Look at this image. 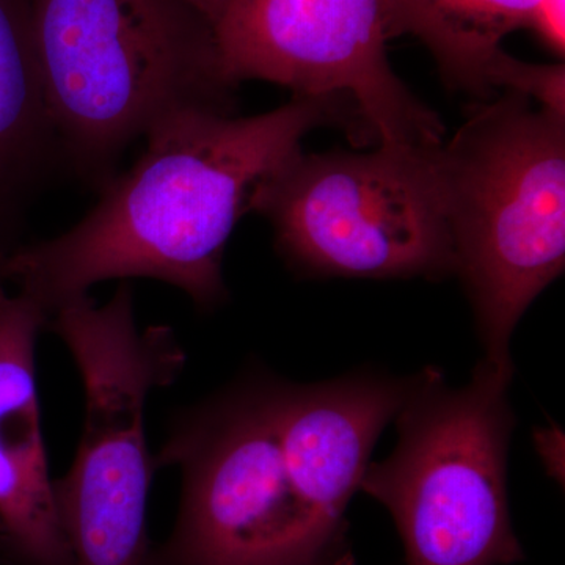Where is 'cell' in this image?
<instances>
[{
  "instance_id": "1",
  "label": "cell",
  "mask_w": 565,
  "mask_h": 565,
  "mask_svg": "<svg viewBox=\"0 0 565 565\" xmlns=\"http://www.w3.org/2000/svg\"><path fill=\"white\" fill-rule=\"evenodd\" d=\"M356 122L337 99L294 95L256 117L184 109L145 134L147 150L104 182L96 206L54 239L2 253L7 281L47 315L96 282L152 278L202 310L226 299L222 263L256 188L327 122Z\"/></svg>"
},
{
  "instance_id": "2",
  "label": "cell",
  "mask_w": 565,
  "mask_h": 565,
  "mask_svg": "<svg viewBox=\"0 0 565 565\" xmlns=\"http://www.w3.org/2000/svg\"><path fill=\"white\" fill-rule=\"evenodd\" d=\"M31 22L55 141L92 180L174 111L232 114L214 29L181 0H33Z\"/></svg>"
},
{
  "instance_id": "3",
  "label": "cell",
  "mask_w": 565,
  "mask_h": 565,
  "mask_svg": "<svg viewBox=\"0 0 565 565\" xmlns=\"http://www.w3.org/2000/svg\"><path fill=\"white\" fill-rule=\"evenodd\" d=\"M564 118L508 92L476 106L440 148L455 273L484 360L512 373L516 323L564 270Z\"/></svg>"
},
{
  "instance_id": "4",
  "label": "cell",
  "mask_w": 565,
  "mask_h": 565,
  "mask_svg": "<svg viewBox=\"0 0 565 565\" xmlns=\"http://www.w3.org/2000/svg\"><path fill=\"white\" fill-rule=\"evenodd\" d=\"M281 385L248 374L173 416L154 460L180 470V511L143 565H352L286 467Z\"/></svg>"
},
{
  "instance_id": "5",
  "label": "cell",
  "mask_w": 565,
  "mask_h": 565,
  "mask_svg": "<svg viewBox=\"0 0 565 565\" xmlns=\"http://www.w3.org/2000/svg\"><path fill=\"white\" fill-rule=\"evenodd\" d=\"M512 375L487 360L460 388L437 367L415 375L394 416L396 448L360 482L392 514L407 565H511L525 556L505 479Z\"/></svg>"
},
{
  "instance_id": "6",
  "label": "cell",
  "mask_w": 565,
  "mask_h": 565,
  "mask_svg": "<svg viewBox=\"0 0 565 565\" xmlns=\"http://www.w3.org/2000/svg\"><path fill=\"white\" fill-rule=\"evenodd\" d=\"M46 327L65 343L85 393L84 427L55 501L76 565H143L148 493L156 471L145 435L154 390L180 377L185 353L169 327L141 330L131 286L106 305L88 294L55 308Z\"/></svg>"
},
{
  "instance_id": "7",
  "label": "cell",
  "mask_w": 565,
  "mask_h": 565,
  "mask_svg": "<svg viewBox=\"0 0 565 565\" xmlns=\"http://www.w3.org/2000/svg\"><path fill=\"white\" fill-rule=\"evenodd\" d=\"M440 148L291 156L256 188L286 262L322 277L455 273Z\"/></svg>"
},
{
  "instance_id": "8",
  "label": "cell",
  "mask_w": 565,
  "mask_h": 565,
  "mask_svg": "<svg viewBox=\"0 0 565 565\" xmlns=\"http://www.w3.org/2000/svg\"><path fill=\"white\" fill-rule=\"evenodd\" d=\"M228 79L352 107L381 147L437 148L444 125L390 66L384 0H233L214 28Z\"/></svg>"
},
{
  "instance_id": "9",
  "label": "cell",
  "mask_w": 565,
  "mask_h": 565,
  "mask_svg": "<svg viewBox=\"0 0 565 565\" xmlns=\"http://www.w3.org/2000/svg\"><path fill=\"white\" fill-rule=\"evenodd\" d=\"M47 315L0 296V552L17 565H76L50 475L35 351Z\"/></svg>"
},
{
  "instance_id": "10",
  "label": "cell",
  "mask_w": 565,
  "mask_h": 565,
  "mask_svg": "<svg viewBox=\"0 0 565 565\" xmlns=\"http://www.w3.org/2000/svg\"><path fill=\"white\" fill-rule=\"evenodd\" d=\"M414 377L355 374L313 385L282 381L280 433L286 467L308 505L348 534L345 509L379 435L403 407Z\"/></svg>"
},
{
  "instance_id": "11",
  "label": "cell",
  "mask_w": 565,
  "mask_h": 565,
  "mask_svg": "<svg viewBox=\"0 0 565 565\" xmlns=\"http://www.w3.org/2000/svg\"><path fill=\"white\" fill-rule=\"evenodd\" d=\"M386 35L411 33L433 52L449 85L486 96L501 41L530 28L539 0H384Z\"/></svg>"
},
{
  "instance_id": "12",
  "label": "cell",
  "mask_w": 565,
  "mask_h": 565,
  "mask_svg": "<svg viewBox=\"0 0 565 565\" xmlns=\"http://www.w3.org/2000/svg\"><path fill=\"white\" fill-rule=\"evenodd\" d=\"M55 141L31 9L0 0V222L10 214Z\"/></svg>"
},
{
  "instance_id": "13",
  "label": "cell",
  "mask_w": 565,
  "mask_h": 565,
  "mask_svg": "<svg viewBox=\"0 0 565 565\" xmlns=\"http://www.w3.org/2000/svg\"><path fill=\"white\" fill-rule=\"evenodd\" d=\"M490 87L537 99L544 109L565 117V70L561 65H531L500 55L490 74Z\"/></svg>"
},
{
  "instance_id": "14",
  "label": "cell",
  "mask_w": 565,
  "mask_h": 565,
  "mask_svg": "<svg viewBox=\"0 0 565 565\" xmlns=\"http://www.w3.org/2000/svg\"><path fill=\"white\" fill-rule=\"evenodd\" d=\"M545 44L546 50L564 57L565 0H539L530 28Z\"/></svg>"
},
{
  "instance_id": "15",
  "label": "cell",
  "mask_w": 565,
  "mask_h": 565,
  "mask_svg": "<svg viewBox=\"0 0 565 565\" xmlns=\"http://www.w3.org/2000/svg\"><path fill=\"white\" fill-rule=\"evenodd\" d=\"M185 6L191 7L193 11L200 14L204 21L210 22L214 29L222 20L225 11L232 6L233 0H181Z\"/></svg>"
},
{
  "instance_id": "16",
  "label": "cell",
  "mask_w": 565,
  "mask_h": 565,
  "mask_svg": "<svg viewBox=\"0 0 565 565\" xmlns=\"http://www.w3.org/2000/svg\"><path fill=\"white\" fill-rule=\"evenodd\" d=\"M6 275H3V270H2V253H0V296H2L3 292H7L6 291Z\"/></svg>"
}]
</instances>
